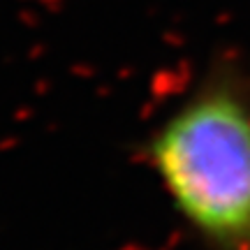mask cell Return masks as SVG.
Instances as JSON below:
<instances>
[{
    "mask_svg": "<svg viewBox=\"0 0 250 250\" xmlns=\"http://www.w3.org/2000/svg\"><path fill=\"white\" fill-rule=\"evenodd\" d=\"M139 158L199 250H250V58L218 49L160 114Z\"/></svg>",
    "mask_w": 250,
    "mask_h": 250,
    "instance_id": "6da1fadb",
    "label": "cell"
}]
</instances>
